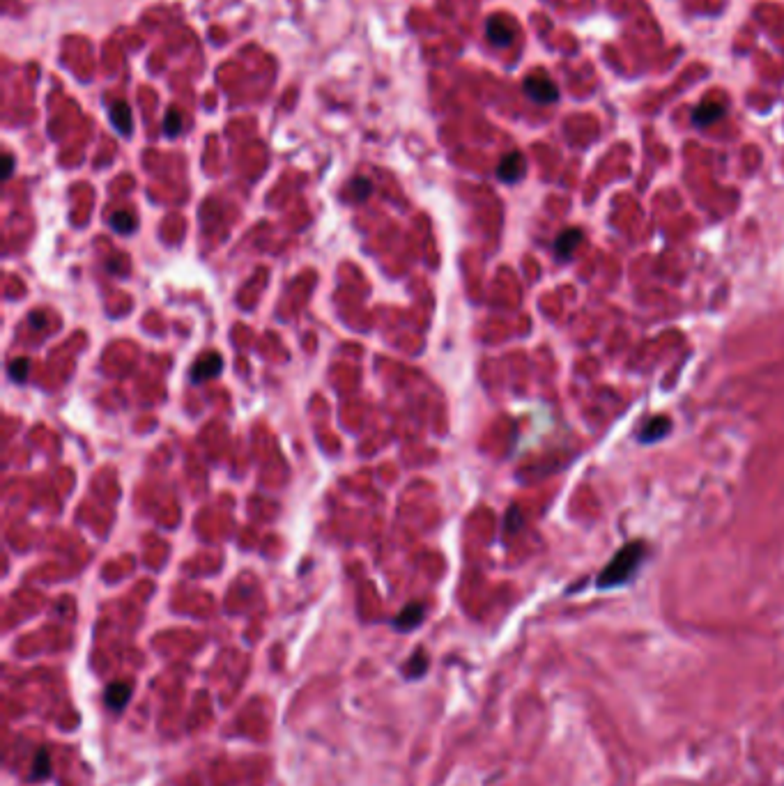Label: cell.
Here are the masks:
<instances>
[{"instance_id": "15", "label": "cell", "mask_w": 784, "mask_h": 786, "mask_svg": "<svg viewBox=\"0 0 784 786\" xmlns=\"http://www.w3.org/2000/svg\"><path fill=\"white\" fill-rule=\"evenodd\" d=\"M28 371H30V361L26 357L14 359L12 364H10V368H7V373H10V377H12L14 382H26Z\"/></svg>"}, {"instance_id": "12", "label": "cell", "mask_w": 784, "mask_h": 786, "mask_svg": "<svg viewBox=\"0 0 784 786\" xmlns=\"http://www.w3.org/2000/svg\"><path fill=\"white\" fill-rule=\"evenodd\" d=\"M136 226H138L136 214H132L129 210H118L111 217V228L115 230V233H120V235H132L134 230H136Z\"/></svg>"}, {"instance_id": "5", "label": "cell", "mask_w": 784, "mask_h": 786, "mask_svg": "<svg viewBox=\"0 0 784 786\" xmlns=\"http://www.w3.org/2000/svg\"><path fill=\"white\" fill-rule=\"evenodd\" d=\"M221 368H224V359H221V354L217 352H207L205 357H201L196 361L194 366H191V382H205V380H212V377H217Z\"/></svg>"}, {"instance_id": "4", "label": "cell", "mask_w": 784, "mask_h": 786, "mask_svg": "<svg viewBox=\"0 0 784 786\" xmlns=\"http://www.w3.org/2000/svg\"><path fill=\"white\" fill-rule=\"evenodd\" d=\"M527 171V161L522 157L520 152H509L506 157H502L497 166V177L506 184H513V182H520L522 177H525Z\"/></svg>"}, {"instance_id": "3", "label": "cell", "mask_w": 784, "mask_h": 786, "mask_svg": "<svg viewBox=\"0 0 784 786\" xmlns=\"http://www.w3.org/2000/svg\"><path fill=\"white\" fill-rule=\"evenodd\" d=\"M486 35L490 44L504 49V46H509L513 37H516V23L509 17H504V14H495V17H490L486 23Z\"/></svg>"}, {"instance_id": "2", "label": "cell", "mask_w": 784, "mask_h": 786, "mask_svg": "<svg viewBox=\"0 0 784 786\" xmlns=\"http://www.w3.org/2000/svg\"><path fill=\"white\" fill-rule=\"evenodd\" d=\"M522 90H525V95L536 104H552V102H557V97H559L555 81H552L550 76L543 74V72L529 74L525 83H522Z\"/></svg>"}, {"instance_id": "8", "label": "cell", "mask_w": 784, "mask_h": 786, "mask_svg": "<svg viewBox=\"0 0 784 786\" xmlns=\"http://www.w3.org/2000/svg\"><path fill=\"white\" fill-rule=\"evenodd\" d=\"M580 242H582V233H580L578 228L564 230V233H561V235L557 237V242H555V253H557V258H559V260H571V258H573V253H575V249H578V246H580Z\"/></svg>"}, {"instance_id": "14", "label": "cell", "mask_w": 784, "mask_h": 786, "mask_svg": "<svg viewBox=\"0 0 784 786\" xmlns=\"http://www.w3.org/2000/svg\"><path fill=\"white\" fill-rule=\"evenodd\" d=\"M371 191H373V184L371 180H366V177H357V180L350 182V196L352 200H357V203L371 196Z\"/></svg>"}, {"instance_id": "1", "label": "cell", "mask_w": 784, "mask_h": 786, "mask_svg": "<svg viewBox=\"0 0 784 786\" xmlns=\"http://www.w3.org/2000/svg\"><path fill=\"white\" fill-rule=\"evenodd\" d=\"M644 557H647V545L642 541H630L621 550L614 554L610 564L603 568V573L598 575V589H617L624 587L633 580L637 568L642 566Z\"/></svg>"}, {"instance_id": "13", "label": "cell", "mask_w": 784, "mask_h": 786, "mask_svg": "<svg viewBox=\"0 0 784 786\" xmlns=\"http://www.w3.org/2000/svg\"><path fill=\"white\" fill-rule=\"evenodd\" d=\"M428 669V655H426V651H417L412 655V660L407 662V667L403 669V672L410 676V678H419L421 674H424Z\"/></svg>"}, {"instance_id": "18", "label": "cell", "mask_w": 784, "mask_h": 786, "mask_svg": "<svg viewBox=\"0 0 784 786\" xmlns=\"http://www.w3.org/2000/svg\"><path fill=\"white\" fill-rule=\"evenodd\" d=\"M12 171H14V159H12V154H5V173H3L5 180H10Z\"/></svg>"}, {"instance_id": "7", "label": "cell", "mask_w": 784, "mask_h": 786, "mask_svg": "<svg viewBox=\"0 0 784 786\" xmlns=\"http://www.w3.org/2000/svg\"><path fill=\"white\" fill-rule=\"evenodd\" d=\"M109 118L113 122V127L118 129V134L122 136H129L134 129V118H132V109H129V104L125 102H115L109 111Z\"/></svg>"}, {"instance_id": "17", "label": "cell", "mask_w": 784, "mask_h": 786, "mask_svg": "<svg viewBox=\"0 0 784 786\" xmlns=\"http://www.w3.org/2000/svg\"><path fill=\"white\" fill-rule=\"evenodd\" d=\"M182 131V118L178 111H168L166 118H164V134L168 138H175Z\"/></svg>"}, {"instance_id": "9", "label": "cell", "mask_w": 784, "mask_h": 786, "mask_svg": "<svg viewBox=\"0 0 784 786\" xmlns=\"http://www.w3.org/2000/svg\"><path fill=\"white\" fill-rule=\"evenodd\" d=\"M424 616H426V612H424V605H419V603H412V605H407L405 610L396 616V621H394V628L396 630H414L419 626L421 621H424Z\"/></svg>"}, {"instance_id": "6", "label": "cell", "mask_w": 784, "mask_h": 786, "mask_svg": "<svg viewBox=\"0 0 784 786\" xmlns=\"http://www.w3.org/2000/svg\"><path fill=\"white\" fill-rule=\"evenodd\" d=\"M722 115H725V106L720 102H709V99H704L702 104L695 106L693 111V125L704 129V127H711L713 122L722 120Z\"/></svg>"}, {"instance_id": "16", "label": "cell", "mask_w": 784, "mask_h": 786, "mask_svg": "<svg viewBox=\"0 0 784 786\" xmlns=\"http://www.w3.org/2000/svg\"><path fill=\"white\" fill-rule=\"evenodd\" d=\"M49 773H51L49 754H46L44 750L37 752L35 764H33V780H44V777H49Z\"/></svg>"}, {"instance_id": "11", "label": "cell", "mask_w": 784, "mask_h": 786, "mask_svg": "<svg viewBox=\"0 0 784 786\" xmlns=\"http://www.w3.org/2000/svg\"><path fill=\"white\" fill-rule=\"evenodd\" d=\"M129 695H132V685L129 683H111L106 688V704H109L113 711H122L127 706Z\"/></svg>"}, {"instance_id": "10", "label": "cell", "mask_w": 784, "mask_h": 786, "mask_svg": "<svg viewBox=\"0 0 784 786\" xmlns=\"http://www.w3.org/2000/svg\"><path fill=\"white\" fill-rule=\"evenodd\" d=\"M670 419L667 416H656V419H651L647 426L642 428L640 433V442L644 444H651V442H658V439H663L667 433H670Z\"/></svg>"}]
</instances>
